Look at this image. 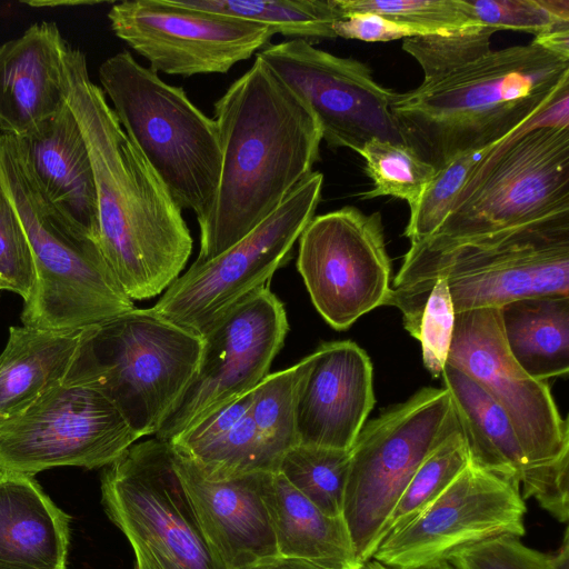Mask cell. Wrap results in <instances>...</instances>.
Returning <instances> with one entry per match:
<instances>
[{
    "label": "cell",
    "mask_w": 569,
    "mask_h": 569,
    "mask_svg": "<svg viewBox=\"0 0 569 569\" xmlns=\"http://www.w3.org/2000/svg\"><path fill=\"white\" fill-rule=\"evenodd\" d=\"M108 19L113 33L148 60L151 70L170 76L227 73L274 36L264 26L182 0L118 2Z\"/></svg>",
    "instance_id": "17"
},
{
    "label": "cell",
    "mask_w": 569,
    "mask_h": 569,
    "mask_svg": "<svg viewBox=\"0 0 569 569\" xmlns=\"http://www.w3.org/2000/svg\"><path fill=\"white\" fill-rule=\"evenodd\" d=\"M413 569H456L449 561H440L427 566L417 567Z\"/></svg>",
    "instance_id": "45"
},
{
    "label": "cell",
    "mask_w": 569,
    "mask_h": 569,
    "mask_svg": "<svg viewBox=\"0 0 569 569\" xmlns=\"http://www.w3.org/2000/svg\"><path fill=\"white\" fill-rule=\"evenodd\" d=\"M357 569H389V568L375 559H369V560L360 563V566Z\"/></svg>",
    "instance_id": "44"
},
{
    "label": "cell",
    "mask_w": 569,
    "mask_h": 569,
    "mask_svg": "<svg viewBox=\"0 0 569 569\" xmlns=\"http://www.w3.org/2000/svg\"><path fill=\"white\" fill-rule=\"evenodd\" d=\"M336 37L367 42H386L418 37L411 28L377 13H355L333 24Z\"/></svg>",
    "instance_id": "41"
},
{
    "label": "cell",
    "mask_w": 569,
    "mask_h": 569,
    "mask_svg": "<svg viewBox=\"0 0 569 569\" xmlns=\"http://www.w3.org/2000/svg\"><path fill=\"white\" fill-rule=\"evenodd\" d=\"M222 153L196 262L210 260L270 216L313 170L322 133L308 103L263 60L213 104Z\"/></svg>",
    "instance_id": "2"
},
{
    "label": "cell",
    "mask_w": 569,
    "mask_h": 569,
    "mask_svg": "<svg viewBox=\"0 0 569 569\" xmlns=\"http://www.w3.org/2000/svg\"><path fill=\"white\" fill-rule=\"evenodd\" d=\"M448 561L456 569H551L549 555L525 546L515 536L477 543Z\"/></svg>",
    "instance_id": "40"
},
{
    "label": "cell",
    "mask_w": 569,
    "mask_h": 569,
    "mask_svg": "<svg viewBox=\"0 0 569 569\" xmlns=\"http://www.w3.org/2000/svg\"><path fill=\"white\" fill-rule=\"evenodd\" d=\"M34 280L29 240L11 200L0 186V289L13 291L27 301Z\"/></svg>",
    "instance_id": "38"
},
{
    "label": "cell",
    "mask_w": 569,
    "mask_h": 569,
    "mask_svg": "<svg viewBox=\"0 0 569 569\" xmlns=\"http://www.w3.org/2000/svg\"><path fill=\"white\" fill-rule=\"evenodd\" d=\"M288 329L284 307L267 286L228 309L201 335L197 369L156 438L169 442L201 418L253 390L269 375Z\"/></svg>",
    "instance_id": "14"
},
{
    "label": "cell",
    "mask_w": 569,
    "mask_h": 569,
    "mask_svg": "<svg viewBox=\"0 0 569 569\" xmlns=\"http://www.w3.org/2000/svg\"><path fill=\"white\" fill-rule=\"evenodd\" d=\"M375 402L367 352L350 340L321 345L306 357L298 385V443L350 450Z\"/></svg>",
    "instance_id": "19"
},
{
    "label": "cell",
    "mask_w": 569,
    "mask_h": 569,
    "mask_svg": "<svg viewBox=\"0 0 569 569\" xmlns=\"http://www.w3.org/2000/svg\"><path fill=\"white\" fill-rule=\"evenodd\" d=\"M456 311L446 278H438L426 301L416 339L420 341L422 361L433 378L441 376L447 363Z\"/></svg>",
    "instance_id": "39"
},
{
    "label": "cell",
    "mask_w": 569,
    "mask_h": 569,
    "mask_svg": "<svg viewBox=\"0 0 569 569\" xmlns=\"http://www.w3.org/2000/svg\"><path fill=\"white\" fill-rule=\"evenodd\" d=\"M172 460L203 536L227 569L278 557L262 496L263 472L213 480L174 451Z\"/></svg>",
    "instance_id": "20"
},
{
    "label": "cell",
    "mask_w": 569,
    "mask_h": 569,
    "mask_svg": "<svg viewBox=\"0 0 569 569\" xmlns=\"http://www.w3.org/2000/svg\"><path fill=\"white\" fill-rule=\"evenodd\" d=\"M558 123L549 109L487 148L440 227L421 242L465 241L569 212V127Z\"/></svg>",
    "instance_id": "7"
},
{
    "label": "cell",
    "mask_w": 569,
    "mask_h": 569,
    "mask_svg": "<svg viewBox=\"0 0 569 569\" xmlns=\"http://www.w3.org/2000/svg\"><path fill=\"white\" fill-rule=\"evenodd\" d=\"M104 94L126 134L181 209L201 226L213 209L221 173L219 129L158 72L122 50L99 67Z\"/></svg>",
    "instance_id": "6"
},
{
    "label": "cell",
    "mask_w": 569,
    "mask_h": 569,
    "mask_svg": "<svg viewBox=\"0 0 569 569\" xmlns=\"http://www.w3.org/2000/svg\"><path fill=\"white\" fill-rule=\"evenodd\" d=\"M1 290V289H0Z\"/></svg>",
    "instance_id": "46"
},
{
    "label": "cell",
    "mask_w": 569,
    "mask_h": 569,
    "mask_svg": "<svg viewBox=\"0 0 569 569\" xmlns=\"http://www.w3.org/2000/svg\"><path fill=\"white\" fill-rule=\"evenodd\" d=\"M306 358L269 373L252 390L250 415L258 436L279 470L283 456L298 443L296 398Z\"/></svg>",
    "instance_id": "30"
},
{
    "label": "cell",
    "mask_w": 569,
    "mask_h": 569,
    "mask_svg": "<svg viewBox=\"0 0 569 569\" xmlns=\"http://www.w3.org/2000/svg\"><path fill=\"white\" fill-rule=\"evenodd\" d=\"M551 569H569V533L566 528L562 543L556 553L549 555Z\"/></svg>",
    "instance_id": "43"
},
{
    "label": "cell",
    "mask_w": 569,
    "mask_h": 569,
    "mask_svg": "<svg viewBox=\"0 0 569 569\" xmlns=\"http://www.w3.org/2000/svg\"><path fill=\"white\" fill-rule=\"evenodd\" d=\"M201 348L200 336L133 308L87 328L64 380L98 390L142 438L190 382Z\"/></svg>",
    "instance_id": "8"
},
{
    "label": "cell",
    "mask_w": 569,
    "mask_h": 569,
    "mask_svg": "<svg viewBox=\"0 0 569 569\" xmlns=\"http://www.w3.org/2000/svg\"><path fill=\"white\" fill-rule=\"evenodd\" d=\"M476 19L498 30L539 36L569 24V0H468Z\"/></svg>",
    "instance_id": "37"
},
{
    "label": "cell",
    "mask_w": 569,
    "mask_h": 569,
    "mask_svg": "<svg viewBox=\"0 0 569 569\" xmlns=\"http://www.w3.org/2000/svg\"><path fill=\"white\" fill-rule=\"evenodd\" d=\"M252 390L223 405L169 441L209 479L278 472L250 415Z\"/></svg>",
    "instance_id": "25"
},
{
    "label": "cell",
    "mask_w": 569,
    "mask_h": 569,
    "mask_svg": "<svg viewBox=\"0 0 569 569\" xmlns=\"http://www.w3.org/2000/svg\"><path fill=\"white\" fill-rule=\"evenodd\" d=\"M256 57L303 98L330 148L359 152L372 139L405 143L391 112L396 92L380 86L366 63L303 39L268 44Z\"/></svg>",
    "instance_id": "18"
},
{
    "label": "cell",
    "mask_w": 569,
    "mask_h": 569,
    "mask_svg": "<svg viewBox=\"0 0 569 569\" xmlns=\"http://www.w3.org/2000/svg\"><path fill=\"white\" fill-rule=\"evenodd\" d=\"M446 278L456 313L500 308L525 297L569 296V212L440 246H410L385 306L417 337L428 295Z\"/></svg>",
    "instance_id": "4"
},
{
    "label": "cell",
    "mask_w": 569,
    "mask_h": 569,
    "mask_svg": "<svg viewBox=\"0 0 569 569\" xmlns=\"http://www.w3.org/2000/svg\"><path fill=\"white\" fill-rule=\"evenodd\" d=\"M68 46L57 24L48 21L0 46L1 133L24 137L66 106Z\"/></svg>",
    "instance_id": "21"
},
{
    "label": "cell",
    "mask_w": 569,
    "mask_h": 569,
    "mask_svg": "<svg viewBox=\"0 0 569 569\" xmlns=\"http://www.w3.org/2000/svg\"><path fill=\"white\" fill-rule=\"evenodd\" d=\"M138 439L98 390L63 380L0 425V469L34 477L54 467L99 468Z\"/></svg>",
    "instance_id": "13"
},
{
    "label": "cell",
    "mask_w": 569,
    "mask_h": 569,
    "mask_svg": "<svg viewBox=\"0 0 569 569\" xmlns=\"http://www.w3.org/2000/svg\"><path fill=\"white\" fill-rule=\"evenodd\" d=\"M441 377L463 433L470 462L521 482L526 459L505 410L461 370L446 363Z\"/></svg>",
    "instance_id": "28"
},
{
    "label": "cell",
    "mask_w": 569,
    "mask_h": 569,
    "mask_svg": "<svg viewBox=\"0 0 569 569\" xmlns=\"http://www.w3.org/2000/svg\"><path fill=\"white\" fill-rule=\"evenodd\" d=\"M87 328H10L0 355V425L64 380Z\"/></svg>",
    "instance_id": "26"
},
{
    "label": "cell",
    "mask_w": 569,
    "mask_h": 569,
    "mask_svg": "<svg viewBox=\"0 0 569 569\" xmlns=\"http://www.w3.org/2000/svg\"><path fill=\"white\" fill-rule=\"evenodd\" d=\"M70 520L33 476L0 469V569H67Z\"/></svg>",
    "instance_id": "23"
},
{
    "label": "cell",
    "mask_w": 569,
    "mask_h": 569,
    "mask_svg": "<svg viewBox=\"0 0 569 569\" xmlns=\"http://www.w3.org/2000/svg\"><path fill=\"white\" fill-rule=\"evenodd\" d=\"M186 6L228 14L267 27L293 39L337 38L333 24L342 19L335 0H182Z\"/></svg>",
    "instance_id": "29"
},
{
    "label": "cell",
    "mask_w": 569,
    "mask_h": 569,
    "mask_svg": "<svg viewBox=\"0 0 569 569\" xmlns=\"http://www.w3.org/2000/svg\"><path fill=\"white\" fill-rule=\"evenodd\" d=\"M358 153L363 158L365 171L373 183V188L361 197L398 198L405 200L410 210L437 171L405 143L372 139Z\"/></svg>",
    "instance_id": "33"
},
{
    "label": "cell",
    "mask_w": 569,
    "mask_h": 569,
    "mask_svg": "<svg viewBox=\"0 0 569 569\" xmlns=\"http://www.w3.org/2000/svg\"><path fill=\"white\" fill-rule=\"evenodd\" d=\"M243 569H321V568L316 567L306 561L290 559V558H283V557L278 556V557H273L270 559L259 561V562L251 565Z\"/></svg>",
    "instance_id": "42"
},
{
    "label": "cell",
    "mask_w": 569,
    "mask_h": 569,
    "mask_svg": "<svg viewBox=\"0 0 569 569\" xmlns=\"http://www.w3.org/2000/svg\"><path fill=\"white\" fill-rule=\"evenodd\" d=\"M297 269L320 316L336 330L385 306L391 264L380 212L347 206L315 216L299 237Z\"/></svg>",
    "instance_id": "15"
},
{
    "label": "cell",
    "mask_w": 569,
    "mask_h": 569,
    "mask_svg": "<svg viewBox=\"0 0 569 569\" xmlns=\"http://www.w3.org/2000/svg\"><path fill=\"white\" fill-rule=\"evenodd\" d=\"M496 31L476 26L446 34L411 37L403 39L402 49L421 67L423 81H429L490 52Z\"/></svg>",
    "instance_id": "35"
},
{
    "label": "cell",
    "mask_w": 569,
    "mask_h": 569,
    "mask_svg": "<svg viewBox=\"0 0 569 569\" xmlns=\"http://www.w3.org/2000/svg\"><path fill=\"white\" fill-rule=\"evenodd\" d=\"M342 19L377 13L405 24L419 36L446 34L481 24L468 0H335Z\"/></svg>",
    "instance_id": "34"
},
{
    "label": "cell",
    "mask_w": 569,
    "mask_h": 569,
    "mask_svg": "<svg viewBox=\"0 0 569 569\" xmlns=\"http://www.w3.org/2000/svg\"><path fill=\"white\" fill-rule=\"evenodd\" d=\"M447 363L481 386L509 417L526 459L520 486L560 522L569 518V425L548 382L529 376L503 339L499 308L456 313Z\"/></svg>",
    "instance_id": "9"
},
{
    "label": "cell",
    "mask_w": 569,
    "mask_h": 569,
    "mask_svg": "<svg viewBox=\"0 0 569 569\" xmlns=\"http://www.w3.org/2000/svg\"><path fill=\"white\" fill-rule=\"evenodd\" d=\"M485 150L459 154L436 171L419 201L410 210L403 234L411 244L428 239L440 227L469 171Z\"/></svg>",
    "instance_id": "36"
},
{
    "label": "cell",
    "mask_w": 569,
    "mask_h": 569,
    "mask_svg": "<svg viewBox=\"0 0 569 569\" xmlns=\"http://www.w3.org/2000/svg\"><path fill=\"white\" fill-rule=\"evenodd\" d=\"M568 97L569 60L532 40L396 92L391 112L405 143L438 170L493 146Z\"/></svg>",
    "instance_id": "3"
},
{
    "label": "cell",
    "mask_w": 569,
    "mask_h": 569,
    "mask_svg": "<svg viewBox=\"0 0 569 569\" xmlns=\"http://www.w3.org/2000/svg\"><path fill=\"white\" fill-rule=\"evenodd\" d=\"M350 450L297 445L282 458L279 470L323 513L342 516Z\"/></svg>",
    "instance_id": "31"
},
{
    "label": "cell",
    "mask_w": 569,
    "mask_h": 569,
    "mask_svg": "<svg viewBox=\"0 0 569 569\" xmlns=\"http://www.w3.org/2000/svg\"><path fill=\"white\" fill-rule=\"evenodd\" d=\"M262 496L278 556L321 569H357L360 566L342 516L323 513L280 472L264 473Z\"/></svg>",
    "instance_id": "24"
},
{
    "label": "cell",
    "mask_w": 569,
    "mask_h": 569,
    "mask_svg": "<svg viewBox=\"0 0 569 569\" xmlns=\"http://www.w3.org/2000/svg\"><path fill=\"white\" fill-rule=\"evenodd\" d=\"M469 463L470 456L460 428L422 461L389 515L381 540L420 515Z\"/></svg>",
    "instance_id": "32"
},
{
    "label": "cell",
    "mask_w": 569,
    "mask_h": 569,
    "mask_svg": "<svg viewBox=\"0 0 569 569\" xmlns=\"http://www.w3.org/2000/svg\"><path fill=\"white\" fill-rule=\"evenodd\" d=\"M63 72L67 103L92 164L100 249L132 301L153 298L179 277L192 251L181 208L91 81L86 54L68 46Z\"/></svg>",
    "instance_id": "1"
},
{
    "label": "cell",
    "mask_w": 569,
    "mask_h": 569,
    "mask_svg": "<svg viewBox=\"0 0 569 569\" xmlns=\"http://www.w3.org/2000/svg\"><path fill=\"white\" fill-rule=\"evenodd\" d=\"M323 174L313 171L240 241L204 262H193L151 308L166 320L201 337L228 309L266 286L290 257L315 217Z\"/></svg>",
    "instance_id": "12"
},
{
    "label": "cell",
    "mask_w": 569,
    "mask_h": 569,
    "mask_svg": "<svg viewBox=\"0 0 569 569\" xmlns=\"http://www.w3.org/2000/svg\"><path fill=\"white\" fill-rule=\"evenodd\" d=\"M16 139L48 200L69 223L98 242V200L92 164L68 103L33 131Z\"/></svg>",
    "instance_id": "22"
},
{
    "label": "cell",
    "mask_w": 569,
    "mask_h": 569,
    "mask_svg": "<svg viewBox=\"0 0 569 569\" xmlns=\"http://www.w3.org/2000/svg\"><path fill=\"white\" fill-rule=\"evenodd\" d=\"M507 348L532 378L547 381L569 371V296L512 300L499 308Z\"/></svg>",
    "instance_id": "27"
},
{
    "label": "cell",
    "mask_w": 569,
    "mask_h": 569,
    "mask_svg": "<svg viewBox=\"0 0 569 569\" xmlns=\"http://www.w3.org/2000/svg\"><path fill=\"white\" fill-rule=\"evenodd\" d=\"M460 429L449 391L426 387L365 423L350 449L342 518L359 563L422 461Z\"/></svg>",
    "instance_id": "10"
},
{
    "label": "cell",
    "mask_w": 569,
    "mask_h": 569,
    "mask_svg": "<svg viewBox=\"0 0 569 569\" xmlns=\"http://www.w3.org/2000/svg\"><path fill=\"white\" fill-rule=\"evenodd\" d=\"M101 496L133 549L136 569H227L203 536L168 442L131 445L103 472Z\"/></svg>",
    "instance_id": "11"
},
{
    "label": "cell",
    "mask_w": 569,
    "mask_h": 569,
    "mask_svg": "<svg viewBox=\"0 0 569 569\" xmlns=\"http://www.w3.org/2000/svg\"><path fill=\"white\" fill-rule=\"evenodd\" d=\"M0 186L11 200L32 251L36 280L23 326L89 327L133 309L100 246L71 223L38 186L14 137L0 133Z\"/></svg>",
    "instance_id": "5"
},
{
    "label": "cell",
    "mask_w": 569,
    "mask_h": 569,
    "mask_svg": "<svg viewBox=\"0 0 569 569\" xmlns=\"http://www.w3.org/2000/svg\"><path fill=\"white\" fill-rule=\"evenodd\" d=\"M520 482L471 462L420 515L387 535L372 558L388 568L448 561L477 543L526 533Z\"/></svg>",
    "instance_id": "16"
}]
</instances>
